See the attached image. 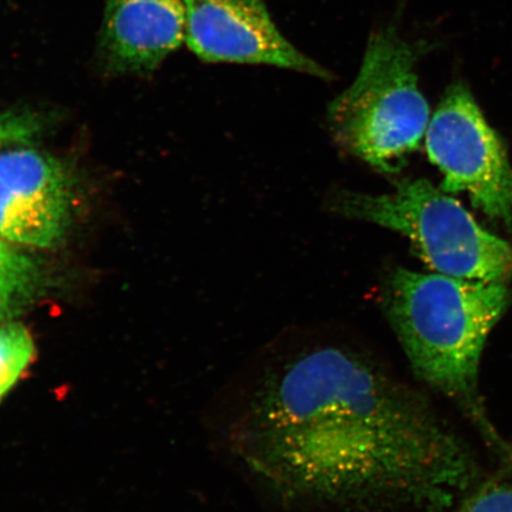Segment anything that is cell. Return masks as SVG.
Segmentation results:
<instances>
[{
  "instance_id": "6da1fadb",
  "label": "cell",
  "mask_w": 512,
  "mask_h": 512,
  "mask_svg": "<svg viewBox=\"0 0 512 512\" xmlns=\"http://www.w3.org/2000/svg\"><path fill=\"white\" fill-rule=\"evenodd\" d=\"M230 445L291 508L444 512L478 477L469 448L419 393L367 351L337 343L262 371Z\"/></svg>"
},
{
  "instance_id": "7a4b0ae2",
  "label": "cell",
  "mask_w": 512,
  "mask_h": 512,
  "mask_svg": "<svg viewBox=\"0 0 512 512\" xmlns=\"http://www.w3.org/2000/svg\"><path fill=\"white\" fill-rule=\"evenodd\" d=\"M508 281H480L395 268L383 290V309L418 379L462 409L499 451L479 392V364L492 329L507 312Z\"/></svg>"
},
{
  "instance_id": "3957f363",
  "label": "cell",
  "mask_w": 512,
  "mask_h": 512,
  "mask_svg": "<svg viewBox=\"0 0 512 512\" xmlns=\"http://www.w3.org/2000/svg\"><path fill=\"white\" fill-rule=\"evenodd\" d=\"M421 49L393 28L377 31L356 80L329 106L330 131L339 147L384 174L406 163L430 123L415 73Z\"/></svg>"
},
{
  "instance_id": "277c9868",
  "label": "cell",
  "mask_w": 512,
  "mask_h": 512,
  "mask_svg": "<svg viewBox=\"0 0 512 512\" xmlns=\"http://www.w3.org/2000/svg\"><path fill=\"white\" fill-rule=\"evenodd\" d=\"M331 210L406 236L437 273L480 281H508L512 275V246L427 179H406L386 195L337 192Z\"/></svg>"
},
{
  "instance_id": "5b68a950",
  "label": "cell",
  "mask_w": 512,
  "mask_h": 512,
  "mask_svg": "<svg viewBox=\"0 0 512 512\" xmlns=\"http://www.w3.org/2000/svg\"><path fill=\"white\" fill-rule=\"evenodd\" d=\"M428 158L444 176L441 190L465 194L491 220L512 228V166L464 82L447 89L426 131Z\"/></svg>"
},
{
  "instance_id": "8992f818",
  "label": "cell",
  "mask_w": 512,
  "mask_h": 512,
  "mask_svg": "<svg viewBox=\"0 0 512 512\" xmlns=\"http://www.w3.org/2000/svg\"><path fill=\"white\" fill-rule=\"evenodd\" d=\"M185 41L207 62L267 64L330 80L331 74L292 46L261 0H183Z\"/></svg>"
},
{
  "instance_id": "52a82bcc",
  "label": "cell",
  "mask_w": 512,
  "mask_h": 512,
  "mask_svg": "<svg viewBox=\"0 0 512 512\" xmlns=\"http://www.w3.org/2000/svg\"><path fill=\"white\" fill-rule=\"evenodd\" d=\"M74 184L53 157L31 149L0 153V239L50 248L72 222Z\"/></svg>"
},
{
  "instance_id": "ba28073f",
  "label": "cell",
  "mask_w": 512,
  "mask_h": 512,
  "mask_svg": "<svg viewBox=\"0 0 512 512\" xmlns=\"http://www.w3.org/2000/svg\"><path fill=\"white\" fill-rule=\"evenodd\" d=\"M183 0H107L100 51L121 73L151 72L185 40Z\"/></svg>"
},
{
  "instance_id": "9c48e42d",
  "label": "cell",
  "mask_w": 512,
  "mask_h": 512,
  "mask_svg": "<svg viewBox=\"0 0 512 512\" xmlns=\"http://www.w3.org/2000/svg\"><path fill=\"white\" fill-rule=\"evenodd\" d=\"M43 286L42 273L35 260L0 264V322L27 309L40 296Z\"/></svg>"
},
{
  "instance_id": "30bf717a",
  "label": "cell",
  "mask_w": 512,
  "mask_h": 512,
  "mask_svg": "<svg viewBox=\"0 0 512 512\" xmlns=\"http://www.w3.org/2000/svg\"><path fill=\"white\" fill-rule=\"evenodd\" d=\"M34 354V341L23 325H0V400L15 386Z\"/></svg>"
},
{
  "instance_id": "8fae6325",
  "label": "cell",
  "mask_w": 512,
  "mask_h": 512,
  "mask_svg": "<svg viewBox=\"0 0 512 512\" xmlns=\"http://www.w3.org/2000/svg\"><path fill=\"white\" fill-rule=\"evenodd\" d=\"M446 512H512V480L480 486Z\"/></svg>"
},
{
  "instance_id": "7c38bea8",
  "label": "cell",
  "mask_w": 512,
  "mask_h": 512,
  "mask_svg": "<svg viewBox=\"0 0 512 512\" xmlns=\"http://www.w3.org/2000/svg\"><path fill=\"white\" fill-rule=\"evenodd\" d=\"M42 124L40 115L29 111L0 113V147L29 142L42 131Z\"/></svg>"
},
{
  "instance_id": "4fadbf2b",
  "label": "cell",
  "mask_w": 512,
  "mask_h": 512,
  "mask_svg": "<svg viewBox=\"0 0 512 512\" xmlns=\"http://www.w3.org/2000/svg\"><path fill=\"white\" fill-rule=\"evenodd\" d=\"M30 259L17 248L11 247L9 242L0 239V264H22Z\"/></svg>"
}]
</instances>
